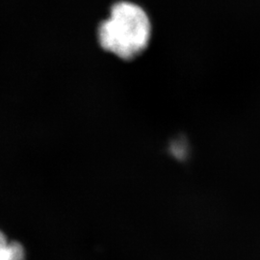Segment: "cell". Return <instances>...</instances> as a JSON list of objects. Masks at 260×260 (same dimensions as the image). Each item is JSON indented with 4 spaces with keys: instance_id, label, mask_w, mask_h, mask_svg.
Returning <instances> with one entry per match:
<instances>
[{
    "instance_id": "6da1fadb",
    "label": "cell",
    "mask_w": 260,
    "mask_h": 260,
    "mask_svg": "<svg viewBox=\"0 0 260 260\" xmlns=\"http://www.w3.org/2000/svg\"><path fill=\"white\" fill-rule=\"evenodd\" d=\"M151 23L141 6L128 1L115 3L98 29L101 47L122 60L139 56L149 46Z\"/></svg>"
},
{
    "instance_id": "7a4b0ae2",
    "label": "cell",
    "mask_w": 260,
    "mask_h": 260,
    "mask_svg": "<svg viewBox=\"0 0 260 260\" xmlns=\"http://www.w3.org/2000/svg\"><path fill=\"white\" fill-rule=\"evenodd\" d=\"M26 253L23 246L18 241H10L0 231V260H25Z\"/></svg>"
}]
</instances>
